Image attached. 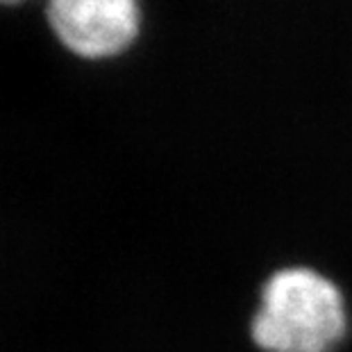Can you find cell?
<instances>
[{"instance_id": "obj_1", "label": "cell", "mask_w": 352, "mask_h": 352, "mask_svg": "<svg viewBox=\"0 0 352 352\" xmlns=\"http://www.w3.org/2000/svg\"><path fill=\"white\" fill-rule=\"evenodd\" d=\"M346 332L343 294L314 268H282L261 289L252 339L264 352H332Z\"/></svg>"}, {"instance_id": "obj_2", "label": "cell", "mask_w": 352, "mask_h": 352, "mask_svg": "<svg viewBox=\"0 0 352 352\" xmlns=\"http://www.w3.org/2000/svg\"><path fill=\"white\" fill-rule=\"evenodd\" d=\"M48 23L71 52L102 59L137 39L139 0H48Z\"/></svg>"}, {"instance_id": "obj_3", "label": "cell", "mask_w": 352, "mask_h": 352, "mask_svg": "<svg viewBox=\"0 0 352 352\" xmlns=\"http://www.w3.org/2000/svg\"><path fill=\"white\" fill-rule=\"evenodd\" d=\"M0 3H19V0H0Z\"/></svg>"}]
</instances>
